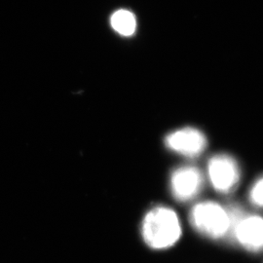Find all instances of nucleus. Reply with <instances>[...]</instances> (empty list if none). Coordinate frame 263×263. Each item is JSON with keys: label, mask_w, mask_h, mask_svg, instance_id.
Here are the masks:
<instances>
[{"label": "nucleus", "mask_w": 263, "mask_h": 263, "mask_svg": "<svg viewBox=\"0 0 263 263\" xmlns=\"http://www.w3.org/2000/svg\"><path fill=\"white\" fill-rule=\"evenodd\" d=\"M209 179L216 191L229 193L235 189L240 179V169L238 163L232 156L217 154L209 160Z\"/></svg>", "instance_id": "nucleus-3"}, {"label": "nucleus", "mask_w": 263, "mask_h": 263, "mask_svg": "<svg viewBox=\"0 0 263 263\" xmlns=\"http://www.w3.org/2000/svg\"><path fill=\"white\" fill-rule=\"evenodd\" d=\"M250 200L254 206L263 208V177L254 182L250 192Z\"/></svg>", "instance_id": "nucleus-8"}, {"label": "nucleus", "mask_w": 263, "mask_h": 263, "mask_svg": "<svg viewBox=\"0 0 263 263\" xmlns=\"http://www.w3.org/2000/svg\"><path fill=\"white\" fill-rule=\"evenodd\" d=\"M207 143L206 136L192 127L172 132L165 138V144L170 151L190 158L201 155L206 149Z\"/></svg>", "instance_id": "nucleus-4"}, {"label": "nucleus", "mask_w": 263, "mask_h": 263, "mask_svg": "<svg viewBox=\"0 0 263 263\" xmlns=\"http://www.w3.org/2000/svg\"><path fill=\"white\" fill-rule=\"evenodd\" d=\"M141 235L151 249L163 250L173 247L181 236L179 216L170 208H153L143 218Z\"/></svg>", "instance_id": "nucleus-1"}, {"label": "nucleus", "mask_w": 263, "mask_h": 263, "mask_svg": "<svg viewBox=\"0 0 263 263\" xmlns=\"http://www.w3.org/2000/svg\"><path fill=\"white\" fill-rule=\"evenodd\" d=\"M243 248L251 252L263 250V217L245 216L236 226L232 236Z\"/></svg>", "instance_id": "nucleus-6"}, {"label": "nucleus", "mask_w": 263, "mask_h": 263, "mask_svg": "<svg viewBox=\"0 0 263 263\" xmlns=\"http://www.w3.org/2000/svg\"><path fill=\"white\" fill-rule=\"evenodd\" d=\"M203 184V175L194 166L178 168L171 176L172 194L179 202H187L194 199L201 192Z\"/></svg>", "instance_id": "nucleus-5"}, {"label": "nucleus", "mask_w": 263, "mask_h": 263, "mask_svg": "<svg viewBox=\"0 0 263 263\" xmlns=\"http://www.w3.org/2000/svg\"><path fill=\"white\" fill-rule=\"evenodd\" d=\"M110 23L113 29L124 36H131L137 28L136 17L128 10L116 11L111 16Z\"/></svg>", "instance_id": "nucleus-7"}, {"label": "nucleus", "mask_w": 263, "mask_h": 263, "mask_svg": "<svg viewBox=\"0 0 263 263\" xmlns=\"http://www.w3.org/2000/svg\"><path fill=\"white\" fill-rule=\"evenodd\" d=\"M192 227L208 238L218 240L229 233V216L227 210L216 202H202L192 208L189 215Z\"/></svg>", "instance_id": "nucleus-2"}]
</instances>
